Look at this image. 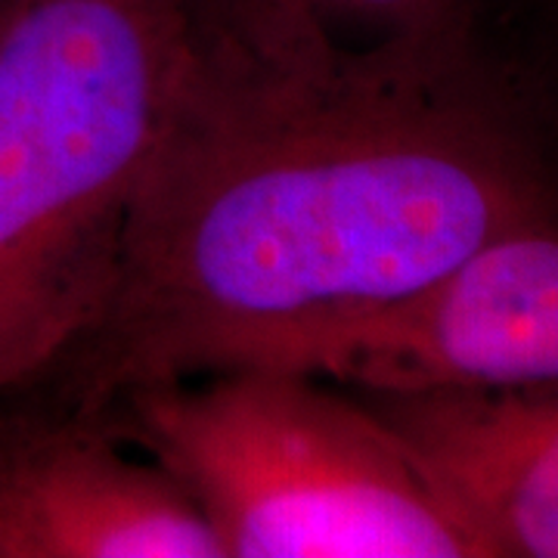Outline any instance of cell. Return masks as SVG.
I'll return each mask as SVG.
<instances>
[{"label":"cell","mask_w":558,"mask_h":558,"mask_svg":"<svg viewBox=\"0 0 558 558\" xmlns=\"http://www.w3.org/2000/svg\"><path fill=\"white\" fill-rule=\"evenodd\" d=\"M558 223L534 121L469 25L348 44L304 0H193V38L100 319L28 391L282 369L459 260Z\"/></svg>","instance_id":"6da1fadb"},{"label":"cell","mask_w":558,"mask_h":558,"mask_svg":"<svg viewBox=\"0 0 558 558\" xmlns=\"http://www.w3.org/2000/svg\"><path fill=\"white\" fill-rule=\"evenodd\" d=\"M193 0H0V400L100 319Z\"/></svg>","instance_id":"7a4b0ae2"},{"label":"cell","mask_w":558,"mask_h":558,"mask_svg":"<svg viewBox=\"0 0 558 558\" xmlns=\"http://www.w3.org/2000/svg\"><path fill=\"white\" fill-rule=\"evenodd\" d=\"M156 462L223 558H484L398 432L295 369L124 388L94 413Z\"/></svg>","instance_id":"3957f363"},{"label":"cell","mask_w":558,"mask_h":558,"mask_svg":"<svg viewBox=\"0 0 558 558\" xmlns=\"http://www.w3.org/2000/svg\"><path fill=\"white\" fill-rule=\"evenodd\" d=\"M363 395L558 381V223L459 260L407 299L301 348L289 366Z\"/></svg>","instance_id":"277c9868"},{"label":"cell","mask_w":558,"mask_h":558,"mask_svg":"<svg viewBox=\"0 0 558 558\" xmlns=\"http://www.w3.org/2000/svg\"><path fill=\"white\" fill-rule=\"evenodd\" d=\"M0 558H223L156 462L100 418L44 398L0 400Z\"/></svg>","instance_id":"5b68a950"},{"label":"cell","mask_w":558,"mask_h":558,"mask_svg":"<svg viewBox=\"0 0 558 558\" xmlns=\"http://www.w3.org/2000/svg\"><path fill=\"white\" fill-rule=\"evenodd\" d=\"M363 398L457 506L481 556L558 558V381Z\"/></svg>","instance_id":"8992f818"},{"label":"cell","mask_w":558,"mask_h":558,"mask_svg":"<svg viewBox=\"0 0 558 558\" xmlns=\"http://www.w3.org/2000/svg\"><path fill=\"white\" fill-rule=\"evenodd\" d=\"M336 38L376 44L465 28L469 0H304Z\"/></svg>","instance_id":"52a82bcc"}]
</instances>
